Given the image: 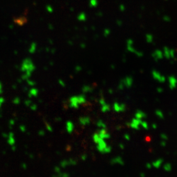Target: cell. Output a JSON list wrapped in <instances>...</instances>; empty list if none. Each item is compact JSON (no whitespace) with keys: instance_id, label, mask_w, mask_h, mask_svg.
I'll return each instance as SVG.
<instances>
[{"instance_id":"cell-22","label":"cell","mask_w":177,"mask_h":177,"mask_svg":"<svg viewBox=\"0 0 177 177\" xmlns=\"http://www.w3.org/2000/svg\"><path fill=\"white\" fill-rule=\"evenodd\" d=\"M144 9V6H142V7H141V9L143 10Z\"/></svg>"},{"instance_id":"cell-8","label":"cell","mask_w":177,"mask_h":177,"mask_svg":"<svg viewBox=\"0 0 177 177\" xmlns=\"http://www.w3.org/2000/svg\"><path fill=\"white\" fill-rule=\"evenodd\" d=\"M146 41L148 43H152L153 41V36L151 33H147L146 35Z\"/></svg>"},{"instance_id":"cell-10","label":"cell","mask_w":177,"mask_h":177,"mask_svg":"<svg viewBox=\"0 0 177 177\" xmlns=\"http://www.w3.org/2000/svg\"><path fill=\"white\" fill-rule=\"evenodd\" d=\"M98 4V0H89V6L91 7H97Z\"/></svg>"},{"instance_id":"cell-13","label":"cell","mask_w":177,"mask_h":177,"mask_svg":"<svg viewBox=\"0 0 177 177\" xmlns=\"http://www.w3.org/2000/svg\"><path fill=\"white\" fill-rule=\"evenodd\" d=\"M36 50V44L32 43L29 49V52L30 53H33Z\"/></svg>"},{"instance_id":"cell-19","label":"cell","mask_w":177,"mask_h":177,"mask_svg":"<svg viewBox=\"0 0 177 177\" xmlns=\"http://www.w3.org/2000/svg\"><path fill=\"white\" fill-rule=\"evenodd\" d=\"M157 91H158L159 93H161V92L163 91V89L161 88H157Z\"/></svg>"},{"instance_id":"cell-9","label":"cell","mask_w":177,"mask_h":177,"mask_svg":"<svg viewBox=\"0 0 177 177\" xmlns=\"http://www.w3.org/2000/svg\"><path fill=\"white\" fill-rule=\"evenodd\" d=\"M77 19L79 21H85L87 20V15L84 13H81L77 16Z\"/></svg>"},{"instance_id":"cell-5","label":"cell","mask_w":177,"mask_h":177,"mask_svg":"<svg viewBox=\"0 0 177 177\" xmlns=\"http://www.w3.org/2000/svg\"><path fill=\"white\" fill-rule=\"evenodd\" d=\"M120 83L123 85V87H126L127 88L131 87L133 83V79L131 76H127L122 79Z\"/></svg>"},{"instance_id":"cell-18","label":"cell","mask_w":177,"mask_h":177,"mask_svg":"<svg viewBox=\"0 0 177 177\" xmlns=\"http://www.w3.org/2000/svg\"><path fill=\"white\" fill-rule=\"evenodd\" d=\"M97 13V15H98V16H99V17H102L103 15L102 12H98V13Z\"/></svg>"},{"instance_id":"cell-7","label":"cell","mask_w":177,"mask_h":177,"mask_svg":"<svg viewBox=\"0 0 177 177\" xmlns=\"http://www.w3.org/2000/svg\"><path fill=\"white\" fill-rule=\"evenodd\" d=\"M168 82L169 87H170L171 89H173V88L176 87L177 79L175 77L173 76V75H171V76H169L168 77Z\"/></svg>"},{"instance_id":"cell-12","label":"cell","mask_w":177,"mask_h":177,"mask_svg":"<svg viewBox=\"0 0 177 177\" xmlns=\"http://www.w3.org/2000/svg\"><path fill=\"white\" fill-rule=\"evenodd\" d=\"M24 20H26L25 19V18H19V19H17V20H15V22H16V23H17L18 24H24L25 23V22L26 21H24Z\"/></svg>"},{"instance_id":"cell-15","label":"cell","mask_w":177,"mask_h":177,"mask_svg":"<svg viewBox=\"0 0 177 177\" xmlns=\"http://www.w3.org/2000/svg\"><path fill=\"white\" fill-rule=\"evenodd\" d=\"M119 11H120L121 12H124L125 11V6L123 4L119 5Z\"/></svg>"},{"instance_id":"cell-2","label":"cell","mask_w":177,"mask_h":177,"mask_svg":"<svg viewBox=\"0 0 177 177\" xmlns=\"http://www.w3.org/2000/svg\"><path fill=\"white\" fill-rule=\"evenodd\" d=\"M35 69L34 64L30 59H26L22 62L21 70L24 72L32 73Z\"/></svg>"},{"instance_id":"cell-6","label":"cell","mask_w":177,"mask_h":177,"mask_svg":"<svg viewBox=\"0 0 177 177\" xmlns=\"http://www.w3.org/2000/svg\"><path fill=\"white\" fill-rule=\"evenodd\" d=\"M152 57L155 62H157L163 59V51L160 49H156L152 54Z\"/></svg>"},{"instance_id":"cell-17","label":"cell","mask_w":177,"mask_h":177,"mask_svg":"<svg viewBox=\"0 0 177 177\" xmlns=\"http://www.w3.org/2000/svg\"><path fill=\"white\" fill-rule=\"evenodd\" d=\"M47 9H48V11H49V12H53V9H52V7H50V6H47Z\"/></svg>"},{"instance_id":"cell-11","label":"cell","mask_w":177,"mask_h":177,"mask_svg":"<svg viewBox=\"0 0 177 177\" xmlns=\"http://www.w3.org/2000/svg\"><path fill=\"white\" fill-rule=\"evenodd\" d=\"M110 33H111V30L110 29H109V28H106V29H105L103 31V35L105 38L108 37V36L110 35Z\"/></svg>"},{"instance_id":"cell-16","label":"cell","mask_w":177,"mask_h":177,"mask_svg":"<svg viewBox=\"0 0 177 177\" xmlns=\"http://www.w3.org/2000/svg\"><path fill=\"white\" fill-rule=\"evenodd\" d=\"M116 24L118 26H121L123 25V21H122V20L120 19H118L116 20Z\"/></svg>"},{"instance_id":"cell-1","label":"cell","mask_w":177,"mask_h":177,"mask_svg":"<svg viewBox=\"0 0 177 177\" xmlns=\"http://www.w3.org/2000/svg\"><path fill=\"white\" fill-rule=\"evenodd\" d=\"M127 50L131 53L135 54L138 57H142L144 55V54L142 51L137 50V49L134 47V41L132 39H128L126 42Z\"/></svg>"},{"instance_id":"cell-20","label":"cell","mask_w":177,"mask_h":177,"mask_svg":"<svg viewBox=\"0 0 177 177\" xmlns=\"http://www.w3.org/2000/svg\"><path fill=\"white\" fill-rule=\"evenodd\" d=\"M81 47H85V44H84V43H82V44H81Z\"/></svg>"},{"instance_id":"cell-3","label":"cell","mask_w":177,"mask_h":177,"mask_svg":"<svg viewBox=\"0 0 177 177\" xmlns=\"http://www.w3.org/2000/svg\"><path fill=\"white\" fill-rule=\"evenodd\" d=\"M163 57H165L167 59H174L176 55V51L173 49L169 48L167 47H164L163 49Z\"/></svg>"},{"instance_id":"cell-4","label":"cell","mask_w":177,"mask_h":177,"mask_svg":"<svg viewBox=\"0 0 177 177\" xmlns=\"http://www.w3.org/2000/svg\"><path fill=\"white\" fill-rule=\"evenodd\" d=\"M152 75L153 79L156 81H157L158 82L164 83L166 80L165 77L163 75L161 74L160 72H158L155 70H153L152 72Z\"/></svg>"},{"instance_id":"cell-14","label":"cell","mask_w":177,"mask_h":177,"mask_svg":"<svg viewBox=\"0 0 177 177\" xmlns=\"http://www.w3.org/2000/svg\"><path fill=\"white\" fill-rule=\"evenodd\" d=\"M163 20L166 22H171V17L169 16V15H164V16L163 17Z\"/></svg>"},{"instance_id":"cell-21","label":"cell","mask_w":177,"mask_h":177,"mask_svg":"<svg viewBox=\"0 0 177 177\" xmlns=\"http://www.w3.org/2000/svg\"><path fill=\"white\" fill-rule=\"evenodd\" d=\"M111 68L112 69H114V68H115V65H113V64L111 65Z\"/></svg>"}]
</instances>
